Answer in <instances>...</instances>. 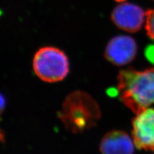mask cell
<instances>
[{
	"label": "cell",
	"instance_id": "9c48e42d",
	"mask_svg": "<svg viewBox=\"0 0 154 154\" xmlns=\"http://www.w3.org/2000/svg\"><path fill=\"white\" fill-rule=\"evenodd\" d=\"M2 110L4 108V105H5V102H4V97L3 96H2Z\"/></svg>",
	"mask_w": 154,
	"mask_h": 154
},
{
	"label": "cell",
	"instance_id": "6da1fadb",
	"mask_svg": "<svg viewBox=\"0 0 154 154\" xmlns=\"http://www.w3.org/2000/svg\"><path fill=\"white\" fill-rule=\"evenodd\" d=\"M117 91L123 103L136 114L154 105V68L138 71L128 67L121 70Z\"/></svg>",
	"mask_w": 154,
	"mask_h": 154
},
{
	"label": "cell",
	"instance_id": "52a82bcc",
	"mask_svg": "<svg viewBox=\"0 0 154 154\" xmlns=\"http://www.w3.org/2000/svg\"><path fill=\"white\" fill-rule=\"evenodd\" d=\"M134 142L122 131H112L106 134L100 144L101 154H134Z\"/></svg>",
	"mask_w": 154,
	"mask_h": 154
},
{
	"label": "cell",
	"instance_id": "30bf717a",
	"mask_svg": "<svg viewBox=\"0 0 154 154\" xmlns=\"http://www.w3.org/2000/svg\"><path fill=\"white\" fill-rule=\"evenodd\" d=\"M116 1H117V2H122L124 1V0H116Z\"/></svg>",
	"mask_w": 154,
	"mask_h": 154
},
{
	"label": "cell",
	"instance_id": "277c9868",
	"mask_svg": "<svg viewBox=\"0 0 154 154\" xmlns=\"http://www.w3.org/2000/svg\"><path fill=\"white\" fill-rule=\"evenodd\" d=\"M133 141L139 150L154 151V109L137 114L132 121Z\"/></svg>",
	"mask_w": 154,
	"mask_h": 154
},
{
	"label": "cell",
	"instance_id": "3957f363",
	"mask_svg": "<svg viewBox=\"0 0 154 154\" xmlns=\"http://www.w3.org/2000/svg\"><path fill=\"white\" fill-rule=\"evenodd\" d=\"M33 69L42 81L57 82L64 80L69 73L68 58L59 48L43 47L35 53L33 57Z\"/></svg>",
	"mask_w": 154,
	"mask_h": 154
},
{
	"label": "cell",
	"instance_id": "8992f818",
	"mask_svg": "<svg viewBox=\"0 0 154 154\" xmlns=\"http://www.w3.org/2000/svg\"><path fill=\"white\" fill-rule=\"evenodd\" d=\"M137 52L136 42L128 35L113 37L105 50V57L115 66H125L131 62Z\"/></svg>",
	"mask_w": 154,
	"mask_h": 154
},
{
	"label": "cell",
	"instance_id": "5b68a950",
	"mask_svg": "<svg viewBox=\"0 0 154 154\" xmlns=\"http://www.w3.org/2000/svg\"><path fill=\"white\" fill-rule=\"evenodd\" d=\"M146 19V12L137 5L122 3L111 14V20L119 29L131 33L138 32Z\"/></svg>",
	"mask_w": 154,
	"mask_h": 154
},
{
	"label": "cell",
	"instance_id": "7a4b0ae2",
	"mask_svg": "<svg viewBox=\"0 0 154 154\" xmlns=\"http://www.w3.org/2000/svg\"><path fill=\"white\" fill-rule=\"evenodd\" d=\"M59 117L65 127L73 134L81 133L96 125L101 111L97 102L88 93L76 91L67 95Z\"/></svg>",
	"mask_w": 154,
	"mask_h": 154
},
{
	"label": "cell",
	"instance_id": "ba28073f",
	"mask_svg": "<svg viewBox=\"0 0 154 154\" xmlns=\"http://www.w3.org/2000/svg\"><path fill=\"white\" fill-rule=\"evenodd\" d=\"M145 21L147 35L154 41V9H149L146 12Z\"/></svg>",
	"mask_w": 154,
	"mask_h": 154
}]
</instances>
